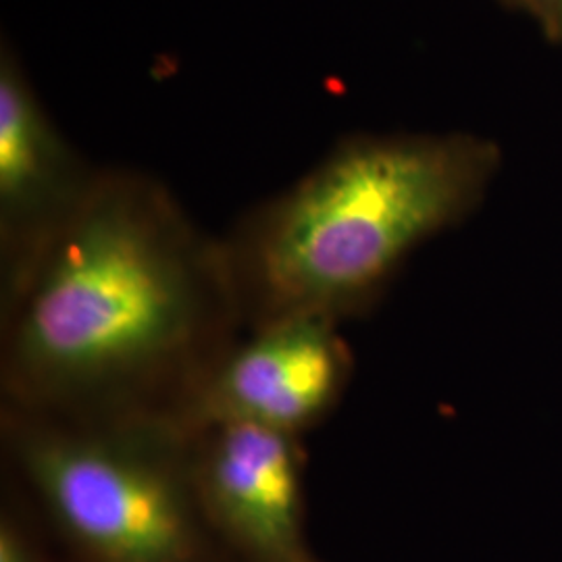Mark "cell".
<instances>
[{
    "mask_svg": "<svg viewBox=\"0 0 562 562\" xmlns=\"http://www.w3.org/2000/svg\"><path fill=\"white\" fill-rule=\"evenodd\" d=\"M241 334L222 238L159 181L102 169L74 220L0 288V406L181 423Z\"/></svg>",
    "mask_w": 562,
    "mask_h": 562,
    "instance_id": "1",
    "label": "cell"
},
{
    "mask_svg": "<svg viewBox=\"0 0 562 562\" xmlns=\"http://www.w3.org/2000/svg\"><path fill=\"white\" fill-rule=\"evenodd\" d=\"M498 162L461 134L341 142L222 238L244 331L369 313L413 250L475 211Z\"/></svg>",
    "mask_w": 562,
    "mask_h": 562,
    "instance_id": "2",
    "label": "cell"
},
{
    "mask_svg": "<svg viewBox=\"0 0 562 562\" xmlns=\"http://www.w3.org/2000/svg\"><path fill=\"white\" fill-rule=\"evenodd\" d=\"M2 473L78 562H234L202 513L176 419H63L0 406Z\"/></svg>",
    "mask_w": 562,
    "mask_h": 562,
    "instance_id": "3",
    "label": "cell"
},
{
    "mask_svg": "<svg viewBox=\"0 0 562 562\" xmlns=\"http://www.w3.org/2000/svg\"><path fill=\"white\" fill-rule=\"evenodd\" d=\"M340 329L323 317L246 329L209 371L181 425L248 423L302 440L338 408L352 380L355 357Z\"/></svg>",
    "mask_w": 562,
    "mask_h": 562,
    "instance_id": "4",
    "label": "cell"
},
{
    "mask_svg": "<svg viewBox=\"0 0 562 562\" xmlns=\"http://www.w3.org/2000/svg\"><path fill=\"white\" fill-rule=\"evenodd\" d=\"M301 438L248 423L192 431L202 513L234 562H317L304 538Z\"/></svg>",
    "mask_w": 562,
    "mask_h": 562,
    "instance_id": "5",
    "label": "cell"
},
{
    "mask_svg": "<svg viewBox=\"0 0 562 562\" xmlns=\"http://www.w3.org/2000/svg\"><path fill=\"white\" fill-rule=\"evenodd\" d=\"M92 169L44 115L15 59L0 65V288L18 280L94 190Z\"/></svg>",
    "mask_w": 562,
    "mask_h": 562,
    "instance_id": "6",
    "label": "cell"
},
{
    "mask_svg": "<svg viewBox=\"0 0 562 562\" xmlns=\"http://www.w3.org/2000/svg\"><path fill=\"white\" fill-rule=\"evenodd\" d=\"M2 510H0V562H55L34 536L15 490L4 482Z\"/></svg>",
    "mask_w": 562,
    "mask_h": 562,
    "instance_id": "7",
    "label": "cell"
},
{
    "mask_svg": "<svg viewBox=\"0 0 562 562\" xmlns=\"http://www.w3.org/2000/svg\"><path fill=\"white\" fill-rule=\"evenodd\" d=\"M533 2L542 4L543 15L550 21H554V15L559 13V9H561L562 4V0H533Z\"/></svg>",
    "mask_w": 562,
    "mask_h": 562,
    "instance_id": "8",
    "label": "cell"
},
{
    "mask_svg": "<svg viewBox=\"0 0 562 562\" xmlns=\"http://www.w3.org/2000/svg\"><path fill=\"white\" fill-rule=\"evenodd\" d=\"M552 32H557L562 38V4L561 9H559V13L554 15V21H552Z\"/></svg>",
    "mask_w": 562,
    "mask_h": 562,
    "instance_id": "9",
    "label": "cell"
}]
</instances>
